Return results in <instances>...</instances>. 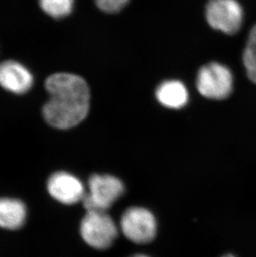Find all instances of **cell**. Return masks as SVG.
Instances as JSON below:
<instances>
[{
    "label": "cell",
    "instance_id": "11",
    "mask_svg": "<svg viewBox=\"0 0 256 257\" xmlns=\"http://www.w3.org/2000/svg\"><path fill=\"white\" fill-rule=\"evenodd\" d=\"M243 62L248 78L256 84V25L249 33L243 54Z\"/></svg>",
    "mask_w": 256,
    "mask_h": 257
},
{
    "label": "cell",
    "instance_id": "14",
    "mask_svg": "<svg viewBox=\"0 0 256 257\" xmlns=\"http://www.w3.org/2000/svg\"><path fill=\"white\" fill-rule=\"evenodd\" d=\"M132 257H149V256H148V255H133V256H132Z\"/></svg>",
    "mask_w": 256,
    "mask_h": 257
},
{
    "label": "cell",
    "instance_id": "4",
    "mask_svg": "<svg viewBox=\"0 0 256 257\" xmlns=\"http://www.w3.org/2000/svg\"><path fill=\"white\" fill-rule=\"evenodd\" d=\"M234 78L226 66L211 63L199 71L196 86L199 92L209 99L223 100L230 97L233 91Z\"/></svg>",
    "mask_w": 256,
    "mask_h": 257
},
{
    "label": "cell",
    "instance_id": "10",
    "mask_svg": "<svg viewBox=\"0 0 256 257\" xmlns=\"http://www.w3.org/2000/svg\"><path fill=\"white\" fill-rule=\"evenodd\" d=\"M27 209L22 201L13 198H0V227L17 230L25 224Z\"/></svg>",
    "mask_w": 256,
    "mask_h": 257
},
{
    "label": "cell",
    "instance_id": "6",
    "mask_svg": "<svg viewBox=\"0 0 256 257\" xmlns=\"http://www.w3.org/2000/svg\"><path fill=\"white\" fill-rule=\"evenodd\" d=\"M121 228L128 240L136 244H147L156 236L157 221L147 209L131 207L121 216Z\"/></svg>",
    "mask_w": 256,
    "mask_h": 257
},
{
    "label": "cell",
    "instance_id": "12",
    "mask_svg": "<svg viewBox=\"0 0 256 257\" xmlns=\"http://www.w3.org/2000/svg\"><path fill=\"white\" fill-rule=\"evenodd\" d=\"M74 0H39V5L47 15L54 19H62L73 11Z\"/></svg>",
    "mask_w": 256,
    "mask_h": 257
},
{
    "label": "cell",
    "instance_id": "7",
    "mask_svg": "<svg viewBox=\"0 0 256 257\" xmlns=\"http://www.w3.org/2000/svg\"><path fill=\"white\" fill-rule=\"evenodd\" d=\"M48 192L52 197L65 205H73L84 198V186L75 176L66 172H55L48 181Z\"/></svg>",
    "mask_w": 256,
    "mask_h": 257
},
{
    "label": "cell",
    "instance_id": "2",
    "mask_svg": "<svg viewBox=\"0 0 256 257\" xmlns=\"http://www.w3.org/2000/svg\"><path fill=\"white\" fill-rule=\"evenodd\" d=\"M82 203L87 211H106L125 192L123 182L111 175L95 174L88 181Z\"/></svg>",
    "mask_w": 256,
    "mask_h": 257
},
{
    "label": "cell",
    "instance_id": "15",
    "mask_svg": "<svg viewBox=\"0 0 256 257\" xmlns=\"http://www.w3.org/2000/svg\"><path fill=\"white\" fill-rule=\"evenodd\" d=\"M223 257H235V256H234V255H229V254H228V255H224V256H223Z\"/></svg>",
    "mask_w": 256,
    "mask_h": 257
},
{
    "label": "cell",
    "instance_id": "1",
    "mask_svg": "<svg viewBox=\"0 0 256 257\" xmlns=\"http://www.w3.org/2000/svg\"><path fill=\"white\" fill-rule=\"evenodd\" d=\"M45 87L50 97L43 107V116L49 125L69 129L87 117L90 91L82 77L73 73H54L47 78Z\"/></svg>",
    "mask_w": 256,
    "mask_h": 257
},
{
    "label": "cell",
    "instance_id": "13",
    "mask_svg": "<svg viewBox=\"0 0 256 257\" xmlns=\"http://www.w3.org/2000/svg\"><path fill=\"white\" fill-rule=\"evenodd\" d=\"M128 2L129 0H96L97 7L103 12L109 14L120 12Z\"/></svg>",
    "mask_w": 256,
    "mask_h": 257
},
{
    "label": "cell",
    "instance_id": "3",
    "mask_svg": "<svg viewBox=\"0 0 256 257\" xmlns=\"http://www.w3.org/2000/svg\"><path fill=\"white\" fill-rule=\"evenodd\" d=\"M80 233L87 245L106 250L117 238L118 229L106 211H87L80 225Z\"/></svg>",
    "mask_w": 256,
    "mask_h": 257
},
{
    "label": "cell",
    "instance_id": "9",
    "mask_svg": "<svg viewBox=\"0 0 256 257\" xmlns=\"http://www.w3.org/2000/svg\"><path fill=\"white\" fill-rule=\"evenodd\" d=\"M156 97L158 102L171 109H180L188 102V92L180 81H166L157 87Z\"/></svg>",
    "mask_w": 256,
    "mask_h": 257
},
{
    "label": "cell",
    "instance_id": "5",
    "mask_svg": "<svg viewBox=\"0 0 256 257\" xmlns=\"http://www.w3.org/2000/svg\"><path fill=\"white\" fill-rule=\"evenodd\" d=\"M205 16L209 25L226 34L239 31L244 20V11L237 0H210Z\"/></svg>",
    "mask_w": 256,
    "mask_h": 257
},
{
    "label": "cell",
    "instance_id": "8",
    "mask_svg": "<svg viewBox=\"0 0 256 257\" xmlns=\"http://www.w3.org/2000/svg\"><path fill=\"white\" fill-rule=\"evenodd\" d=\"M34 84V77L28 68L16 61L0 63V86L15 94H24Z\"/></svg>",
    "mask_w": 256,
    "mask_h": 257
}]
</instances>
